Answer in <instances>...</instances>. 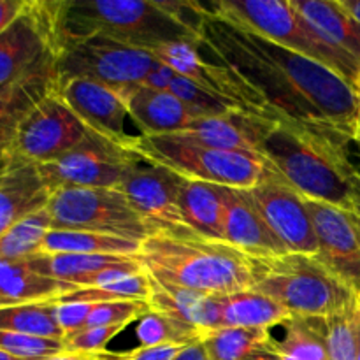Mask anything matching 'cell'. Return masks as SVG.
<instances>
[{
	"label": "cell",
	"instance_id": "obj_1",
	"mask_svg": "<svg viewBox=\"0 0 360 360\" xmlns=\"http://www.w3.org/2000/svg\"><path fill=\"white\" fill-rule=\"evenodd\" d=\"M199 51L229 74L250 115L355 143L357 90L322 63L213 14L204 20Z\"/></svg>",
	"mask_w": 360,
	"mask_h": 360
},
{
	"label": "cell",
	"instance_id": "obj_2",
	"mask_svg": "<svg viewBox=\"0 0 360 360\" xmlns=\"http://www.w3.org/2000/svg\"><path fill=\"white\" fill-rule=\"evenodd\" d=\"M253 150L280 181L304 199L350 211L360 171L348 144L292 123L243 115Z\"/></svg>",
	"mask_w": 360,
	"mask_h": 360
},
{
	"label": "cell",
	"instance_id": "obj_3",
	"mask_svg": "<svg viewBox=\"0 0 360 360\" xmlns=\"http://www.w3.org/2000/svg\"><path fill=\"white\" fill-rule=\"evenodd\" d=\"M139 259L157 280L207 295L253 288L246 253L190 229H160L141 243Z\"/></svg>",
	"mask_w": 360,
	"mask_h": 360
},
{
	"label": "cell",
	"instance_id": "obj_4",
	"mask_svg": "<svg viewBox=\"0 0 360 360\" xmlns=\"http://www.w3.org/2000/svg\"><path fill=\"white\" fill-rule=\"evenodd\" d=\"M60 32L62 42L102 37L151 53L176 42H199L195 34L160 9L157 0L60 2Z\"/></svg>",
	"mask_w": 360,
	"mask_h": 360
},
{
	"label": "cell",
	"instance_id": "obj_5",
	"mask_svg": "<svg viewBox=\"0 0 360 360\" xmlns=\"http://www.w3.org/2000/svg\"><path fill=\"white\" fill-rule=\"evenodd\" d=\"M253 288L287 309L292 319H329L360 297L316 255L248 257Z\"/></svg>",
	"mask_w": 360,
	"mask_h": 360
},
{
	"label": "cell",
	"instance_id": "obj_6",
	"mask_svg": "<svg viewBox=\"0 0 360 360\" xmlns=\"http://www.w3.org/2000/svg\"><path fill=\"white\" fill-rule=\"evenodd\" d=\"M207 14L252 30L299 55L322 63L355 88L360 65L316 30L292 0H213L202 2Z\"/></svg>",
	"mask_w": 360,
	"mask_h": 360
},
{
	"label": "cell",
	"instance_id": "obj_7",
	"mask_svg": "<svg viewBox=\"0 0 360 360\" xmlns=\"http://www.w3.org/2000/svg\"><path fill=\"white\" fill-rule=\"evenodd\" d=\"M130 150L185 179L229 188L252 190L273 174L257 153L214 150L174 136L139 134L134 137Z\"/></svg>",
	"mask_w": 360,
	"mask_h": 360
},
{
	"label": "cell",
	"instance_id": "obj_8",
	"mask_svg": "<svg viewBox=\"0 0 360 360\" xmlns=\"http://www.w3.org/2000/svg\"><path fill=\"white\" fill-rule=\"evenodd\" d=\"M53 229L86 231L143 243L157 229L120 188H62L48 202Z\"/></svg>",
	"mask_w": 360,
	"mask_h": 360
},
{
	"label": "cell",
	"instance_id": "obj_9",
	"mask_svg": "<svg viewBox=\"0 0 360 360\" xmlns=\"http://www.w3.org/2000/svg\"><path fill=\"white\" fill-rule=\"evenodd\" d=\"M60 49V2L27 0L20 16L0 34V88L56 63Z\"/></svg>",
	"mask_w": 360,
	"mask_h": 360
},
{
	"label": "cell",
	"instance_id": "obj_10",
	"mask_svg": "<svg viewBox=\"0 0 360 360\" xmlns=\"http://www.w3.org/2000/svg\"><path fill=\"white\" fill-rule=\"evenodd\" d=\"M160 65L146 49L132 48L102 37L63 41L56 60V76L62 86L70 79H90L115 90L143 84Z\"/></svg>",
	"mask_w": 360,
	"mask_h": 360
},
{
	"label": "cell",
	"instance_id": "obj_11",
	"mask_svg": "<svg viewBox=\"0 0 360 360\" xmlns=\"http://www.w3.org/2000/svg\"><path fill=\"white\" fill-rule=\"evenodd\" d=\"M86 134L88 129L63 101L58 88L37 102L20 123L7 150V164H48L74 150Z\"/></svg>",
	"mask_w": 360,
	"mask_h": 360
},
{
	"label": "cell",
	"instance_id": "obj_12",
	"mask_svg": "<svg viewBox=\"0 0 360 360\" xmlns=\"http://www.w3.org/2000/svg\"><path fill=\"white\" fill-rule=\"evenodd\" d=\"M136 158L127 144L88 130L74 150L37 169L53 193L62 188H118Z\"/></svg>",
	"mask_w": 360,
	"mask_h": 360
},
{
	"label": "cell",
	"instance_id": "obj_13",
	"mask_svg": "<svg viewBox=\"0 0 360 360\" xmlns=\"http://www.w3.org/2000/svg\"><path fill=\"white\" fill-rule=\"evenodd\" d=\"M260 217L287 253H319L315 227L306 199L271 174L248 190Z\"/></svg>",
	"mask_w": 360,
	"mask_h": 360
},
{
	"label": "cell",
	"instance_id": "obj_14",
	"mask_svg": "<svg viewBox=\"0 0 360 360\" xmlns=\"http://www.w3.org/2000/svg\"><path fill=\"white\" fill-rule=\"evenodd\" d=\"M179 183L181 176L137 155L118 188L157 231H176L188 229L179 210Z\"/></svg>",
	"mask_w": 360,
	"mask_h": 360
},
{
	"label": "cell",
	"instance_id": "obj_15",
	"mask_svg": "<svg viewBox=\"0 0 360 360\" xmlns=\"http://www.w3.org/2000/svg\"><path fill=\"white\" fill-rule=\"evenodd\" d=\"M316 241L319 257L327 269L336 274L360 297V231L350 211L306 199Z\"/></svg>",
	"mask_w": 360,
	"mask_h": 360
},
{
	"label": "cell",
	"instance_id": "obj_16",
	"mask_svg": "<svg viewBox=\"0 0 360 360\" xmlns=\"http://www.w3.org/2000/svg\"><path fill=\"white\" fill-rule=\"evenodd\" d=\"M60 95L88 130L130 146L136 136L125 130L130 112L118 90L90 79H70L60 86Z\"/></svg>",
	"mask_w": 360,
	"mask_h": 360
},
{
	"label": "cell",
	"instance_id": "obj_17",
	"mask_svg": "<svg viewBox=\"0 0 360 360\" xmlns=\"http://www.w3.org/2000/svg\"><path fill=\"white\" fill-rule=\"evenodd\" d=\"M224 197V243L248 257L287 253L264 218L260 217L248 190L221 186Z\"/></svg>",
	"mask_w": 360,
	"mask_h": 360
},
{
	"label": "cell",
	"instance_id": "obj_18",
	"mask_svg": "<svg viewBox=\"0 0 360 360\" xmlns=\"http://www.w3.org/2000/svg\"><path fill=\"white\" fill-rule=\"evenodd\" d=\"M143 136H174L197 118L176 95L144 84L118 90Z\"/></svg>",
	"mask_w": 360,
	"mask_h": 360
},
{
	"label": "cell",
	"instance_id": "obj_19",
	"mask_svg": "<svg viewBox=\"0 0 360 360\" xmlns=\"http://www.w3.org/2000/svg\"><path fill=\"white\" fill-rule=\"evenodd\" d=\"M53 192L37 165L9 162L0 169V236L23 218L48 207Z\"/></svg>",
	"mask_w": 360,
	"mask_h": 360
},
{
	"label": "cell",
	"instance_id": "obj_20",
	"mask_svg": "<svg viewBox=\"0 0 360 360\" xmlns=\"http://www.w3.org/2000/svg\"><path fill=\"white\" fill-rule=\"evenodd\" d=\"M150 274V273H148ZM150 309L160 315L188 323L206 334L220 329V297L207 295L190 288L176 287L157 280L150 274Z\"/></svg>",
	"mask_w": 360,
	"mask_h": 360
},
{
	"label": "cell",
	"instance_id": "obj_21",
	"mask_svg": "<svg viewBox=\"0 0 360 360\" xmlns=\"http://www.w3.org/2000/svg\"><path fill=\"white\" fill-rule=\"evenodd\" d=\"M58 88L56 63L30 74L18 83L0 88V169L7 164V150L25 116L37 102Z\"/></svg>",
	"mask_w": 360,
	"mask_h": 360
},
{
	"label": "cell",
	"instance_id": "obj_22",
	"mask_svg": "<svg viewBox=\"0 0 360 360\" xmlns=\"http://www.w3.org/2000/svg\"><path fill=\"white\" fill-rule=\"evenodd\" d=\"M74 290V285L39 274L28 260L0 259V308L56 301Z\"/></svg>",
	"mask_w": 360,
	"mask_h": 360
},
{
	"label": "cell",
	"instance_id": "obj_23",
	"mask_svg": "<svg viewBox=\"0 0 360 360\" xmlns=\"http://www.w3.org/2000/svg\"><path fill=\"white\" fill-rule=\"evenodd\" d=\"M178 202L190 231L202 238L224 241V197L220 185L181 178Z\"/></svg>",
	"mask_w": 360,
	"mask_h": 360
},
{
	"label": "cell",
	"instance_id": "obj_24",
	"mask_svg": "<svg viewBox=\"0 0 360 360\" xmlns=\"http://www.w3.org/2000/svg\"><path fill=\"white\" fill-rule=\"evenodd\" d=\"M295 9L360 65V21L340 0H292Z\"/></svg>",
	"mask_w": 360,
	"mask_h": 360
},
{
	"label": "cell",
	"instance_id": "obj_25",
	"mask_svg": "<svg viewBox=\"0 0 360 360\" xmlns=\"http://www.w3.org/2000/svg\"><path fill=\"white\" fill-rule=\"evenodd\" d=\"M292 316L287 309L255 288L220 297V329H269L283 326Z\"/></svg>",
	"mask_w": 360,
	"mask_h": 360
},
{
	"label": "cell",
	"instance_id": "obj_26",
	"mask_svg": "<svg viewBox=\"0 0 360 360\" xmlns=\"http://www.w3.org/2000/svg\"><path fill=\"white\" fill-rule=\"evenodd\" d=\"M141 243L86 231L51 229L37 255H139Z\"/></svg>",
	"mask_w": 360,
	"mask_h": 360
},
{
	"label": "cell",
	"instance_id": "obj_27",
	"mask_svg": "<svg viewBox=\"0 0 360 360\" xmlns=\"http://www.w3.org/2000/svg\"><path fill=\"white\" fill-rule=\"evenodd\" d=\"M174 137L214 150L255 153L243 122V115L239 112L229 116L195 118L183 132L174 134Z\"/></svg>",
	"mask_w": 360,
	"mask_h": 360
},
{
	"label": "cell",
	"instance_id": "obj_28",
	"mask_svg": "<svg viewBox=\"0 0 360 360\" xmlns=\"http://www.w3.org/2000/svg\"><path fill=\"white\" fill-rule=\"evenodd\" d=\"M283 327V338L273 343L281 360H330L326 319H290Z\"/></svg>",
	"mask_w": 360,
	"mask_h": 360
},
{
	"label": "cell",
	"instance_id": "obj_29",
	"mask_svg": "<svg viewBox=\"0 0 360 360\" xmlns=\"http://www.w3.org/2000/svg\"><path fill=\"white\" fill-rule=\"evenodd\" d=\"M207 360H243L255 352L273 347L274 338L269 329H224L211 330L200 338Z\"/></svg>",
	"mask_w": 360,
	"mask_h": 360
},
{
	"label": "cell",
	"instance_id": "obj_30",
	"mask_svg": "<svg viewBox=\"0 0 360 360\" xmlns=\"http://www.w3.org/2000/svg\"><path fill=\"white\" fill-rule=\"evenodd\" d=\"M0 330L63 341V333L55 319L53 301L0 308Z\"/></svg>",
	"mask_w": 360,
	"mask_h": 360
},
{
	"label": "cell",
	"instance_id": "obj_31",
	"mask_svg": "<svg viewBox=\"0 0 360 360\" xmlns=\"http://www.w3.org/2000/svg\"><path fill=\"white\" fill-rule=\"evenodd\" d=\"M53 229L48 207L18 221L0 236V259L27 260L37 255L42 241Z\"/></svg>",
	"mask_w": 360,
	"mask_h": 360
},
{
	"label": "cell",
	"instance_id": "obj_32",
	"mask_svg": "<svg viewBox=\"0 0 360 360\" xmlns=\"http://www.w3.org/2000/svg\"><path fill=\"white\" fill-rule=\"evenodd\" d=\"M137 340L141 347H164V345H190L200 343L202 333L188 323L178 322L174 319L151 311L144 315L137 323Z\"/></svg>",
	"mask_w": 360,
	"mask_h": 360
},
{
	"label": "cell",
	"instance_id": "obj_33",
	"mask_svg": "<svg viewBox=\"0 0 360 360\" xmlns=\"http://www.w3.org/2000/svg\"><path fill=\"white\" fill-rule=\"evenodd\" d=\"M150 274L148 271L134 276L123 278L115 283L101 285V287L91 288H77V290L65 294L56 301L63 302H88V304H97V302H111V301H141L148 302L150 299Z\"/></svg>",
	"mask_w": 360,
	"mask_h": 360
},
{
	"label": "cell",
	"instance_id": "obj_34",
	"mask_svg": "<svg viewBox=\"0 0 360 360\" xmlns=\"http://www.w3.org/2000/svg\"><path fill=\"white\" fill-rule=\"evenodd\" d=\"M360 301L326 319V338L330 360H357Z\"/></svg>",
	"mask_w": 360,
	"mask_h": 360
},
{
	"label": "cell",
	"instance_id": "obj_35",
	"mask_svg": "<svg viewBox=\"0 0 360 360\" xmlns=\"http://www.w3.org/2000/svg\"><path fill=\"white\" fill-rule=\"evenodd\" d=\"M169 91L172 95L179 98L197 118H211V116H229L239 112V115H245L241 109L238 108L232 102L224 101L218 95L211 94V91L204 90L199 84L192 83L186 77H181L176 74L174 79H172Z\"/></svg>",
	"mask_w": 360,
	"mask_h": 360
},
{
	"label": "cell",
	"instance_id": "obj_36",
	"mask_svg": "<svg viewBox=\"0 0 360 360\" xmlns=\"http://www.w3.org/2000/svg\"><path fill=\"white\" fill-rule=\"evenodd\" d=\"M0 350L21 360H46L65 352L63 341L0 330Z\"/></svg>",
	"mask_w": 360,
	"mask_h": 360
},
{
	"label": "cell",
	"instance_id": "obj_37",
	"mask_svg": "<svg viewBox=\"0 0 360 360\" xmlns=\"http://www.w3.org/2000/svg\"><path fill=\"white\" fill-rule=\"evenodd\" d=\"M150 313V304L141 301H111L97 302L91 308L86 320V327H105V326H125L139 322L144 315Z\"/></svg>",
	"mask_w": 360,
	"mask_h": 360
},
{
	"label": "cell",
	"instance_id": "obj_38",
	"mask_svg": "<svg viewBox=\"0 0 360 360\" xmlns=\"http://www.w3.org/2000/svg\"><path fill=\"white\" fill-rule=\"evenodd\" d=\"M125 329V326H105V327H86L79 333H74L63 340L65 352L76 354H98L104 352L109 341Z\"/></svg>",
	"mask_w": 360,
	"mask_h": 360
},
{
	"label": "cell",
	"instance_id": "obj_39",
	"mask_svg": "<svg viewBox=\"0 0 360 360\" xmlns=\"http://www.w3.org/2000/svg\"><path fill=\"white\" fill-rule=\"evenodd\" d=\"M53 306H55V319L63 333V340L70 334L79 333L81 329H84L91 308H94V304H88V302L63 301H53Z\"/></svg>",
	"mask_w": 360,
	"mask_h": 360
},
{
	"label": "cell",
	"instance_id": "obj_40",
	"mask_svg": "<svg viewBox=\"0 0 360 360\" xmlns=\"http://www.w3.org/2000/svg\"><path fill=\"white\" fill-rule=\"evenodd\" d=\"M181 345H164V347H139L130 352H98V360H174L185 350Z\"/></svg>",
	"mask_w": 360,
	"mask_h": 360
},
{
	"label": "cell",
	"instance_id": "obj_41",
	"mask_svg": "<svg viewBox=\"0 0 360 360\" xmlns=\"http://www.w3.org/2000/svg\"><path fill=\"white\" fill-rule=\"evenodd\" d=\"M174 76H176L174 70H172L171 67L165 65V63L160 62V65H158L157 69L146 77V81H144L143 84L148 88H153V90L169 91V86H171Z\"/></svg>",
	"mask_w": 360,
	"mask_h": 360
},
{
	"label": "cell",
	"instance_id": "obj_42",
	"mask_svg": "<svg viewBox=\"0 0 360 360\" xmlns=\"http://www.w3.org/2000/svg\"><path fill=\"white\" fill-rule=\"evenodd\" d=\"M27 6V0H0V34L16 20Z\"/></svg>",
	"mask_w": 360,
	"mask_h": 360
},
{
	"label": "cell",
	"instance_id": "obj_43",
	"mask_svg": "<svg viewBox=\"0 0 360 360\" xmlns=\"http://www.w3.org/2000/svg\"><path fill=\"white\" fill-rule=\"evenodd\" d=\"M174 360H207V355H206V350H204L202 343H195L186 347Z\"/></svg>",
	"mask_w": 360,
	"mask_h": 360
},
{
	"label": "cell",
	"instance_id": "obj_44",
	"mask_svg": "<svg viewBox=\"0 0 360 360\" xmlns=\"http://www.w3.org/2000/svg\"><path fill=\"white\" fill-rule=\"evenodd\" d=\"M46 360H98L97 354H76V352H62V354Z\"/></svg>",
	"mask_w": 360,
	"mask_h": 360
},
{
	"label": "cell",
	"instance_id": "obj_45",
	"mask_svg": "<svg viewBox=\"0 0 360 360\" xmlns=\"http://www.w3.org/2000/svg\"><path fill=\"white\" fill-rule=\"evenodd\" d=\"M350 213H352V217L355 218V221H357V225H359V231H360V178H359L357 185H355V192H354V197H352V206H350Z\"/></svg>",
	"mask_w": 360,
	"mask_h": 360
},
{
	"label": "cell",
	"instance_id": "obj_46",
	"mask_svg": "<svg viewBox=\"0 0 360 360\" xmlns=\"http://www.w3.org/2000/svg\"><path fill=\"white\" fill-rule=\"evenodd\" d=\"M243 360H281L280 357H278L276 354H274L273 347L267 348V350H260V352H255V354L248 355L246 359Z\"/></svg>",
	"mask_w": 360,
	"mask_h": 360
},
{
	"label": "cell",
	"instance_id": "obj_47",
	"mask_svg": "<svg viewBox=\"0 0 360 360\" xmlns=\"http://www.w3.org/2000/svg\"><path fill=\"white\" fill-rule=\"evenodd\" d=\"M340 4L355 18V20L360 21V0H340Z\"/></svg>",
	"mask_w": 360,
	"mask_h": 360
},
{
	"label": "cell",
	"instance_id": "obj_48",
	"mask_svg": "<svg viewBox=\"0 0 360 360\" xmlns=\"http://www.w3.org/2000/svg\"><path fill=\"white\" fill-rule=\"evenodd\" d=\"M355 90H357V95H359V112H357V136H355V144L359 146V153H360V77L357 81V84H355Z\"/></svg>",
	"mask_w": 360,
	"mask_h": 360
},
{
	"label": "cell",
	"instance_id": "obj_49",
	"mask_svg": "<svg viewBox=\"0 0 360 360\" xmlns=\"http://www.w3.org/2000/svg\"><path fill=\"white\" fill-rule=\"evenodd\" d=\"M0 360H21V359H16V357H13V355H9V354H6V352L0 350Z\"/></svg>",
	"mask_w": 360,
	"mask_h": 360
},
{
	"label": "cell",
	"instance_id": "obj_50",
	"mask_svg": "<svg viewBox=\"0 0 360 360\" xmlns=\"http://www.w3.org/2000/svg\"><path fill=\"white\" fill-rule=\"evenodd\" d=\"M357 360H360V323H359V340H357Z\"/></svg>",
	"mask_w": 360,
	"mask_h": 360
}]
</instances>
